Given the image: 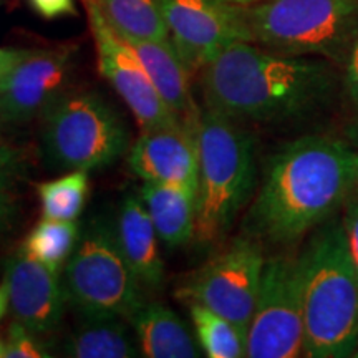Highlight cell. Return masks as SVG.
Segmentation results:
<instances>
[{"label":"cell","instance_id":"f1b7e54d","mask_svg":"<svg viewBox=\"0 0 358 358\" xmlns=\"http://www.w3.org/2000/svg\"><path fill=\"white\" fill-rule=\"evenodd\" d=\"M347 88L358 108V35L347 57Z\"/></svg>","mask_w":358,"mask_h":358},{"label":"cell","instance_id":"8fae6325","mask_svg":"<svg viewBox=\"0 0 358 358\" xmlns=\"http://www.w3.org/2000/svg\"><path fill=\"white\" fill-rule=\"evenodd\" d=\"M83 3L95 40L100 73L127 103L138 124L143 129H156L181 122L161 98L133 48L106 20L96 0H83Z\"/></svg>","mask_w":358,"mask_h":358},{"label":"cell","instance_id":"7a4b0ae2","mask_svg":"<svg viewBox=\"0 0 358 358\" xmlns=\"http://www.w3.org/2000/svg\"><path fill=\"white\" fill-rule=\"evenodd\" d=\"M335 75L325 62L284 55L252 42H237L201 70L208 110L234 122H282L330 100Z\"/></svg>","mask_w":358,"mask_h":358},{"label":"cell","instance_id":"3957f363","mask_svg":"<svg viewBox=\"0 0 358 358\" xmlns=\"http://www.w3.org/2000/svg\"><path fill=\"white\" fill-rule=\"evenodd\" d=\"M299 261L306 357H352L358 345V275L342 224L322 229Z\"/></svg>","mask_w":358,"mask_h":358},{"label":"cell","instance_id":"ba28073f","mask_svg":"<svg viewBox=\"0 0 358 358\" xmlns=\"http://www.w3.org/2000/svg\"><path fill=\"white\" fill-rule=\"evenodd\" d=\"M306 357L301 261H266L261 289L248 329L249 358Z\"/></svg>","mask_w":358,"mask_h":358},{"label":"cell","instance_id":"6da1fadb","mask_svg":"<svg viewBox=\"0 0 358 358\" xmlns=\"http://www.w3.org/2000/svg\"><path fill=\"white\" fill-rule=\"evenodd\" d=\"M355 151L329 136L299 138L268 161L244 219L248 237L292 244L330 217L357 182Z\"/></svg>","mask_w":358,"mask_h":358},{"label":"cell","instance_id":"5b68a950","mask_svg":"<svg viewBox=\"0 0 358 358\" xmlns=\"http://www.w3.org/2000/svg\"><path fill=\"white\" fill-rule=\"evenodd\" d=\"M42 116V153L53 171H96L129 150L127 123L98 93L65 92Z\"/></svg>","mask_w":358,"mask_h":358},{"label":"cell","instance_id":"9a60e30c","mask_svg":"<svg viewBox=\"0 0 358 358\" xmlns=\"http://www.w3.org/2000/svg\"><path fill=\"white\" fill-rule=\"evenodd\" d=\"M113 224L120 249L141 287L159 290L164 280V262L158 244L159 236L141 198L127 196Z\"/></svg>","mask_w":358,"mask_h":358},{"label":"cell","instance_id":"277c9868","mask_svg":"<svg viewBox=\"0 0 358 358\" xmlns=\"http://www.w3.org/2000/svg\"><path fill=\"white\" fill-rule=\"evenodd\" d=\"M256 186V155L250 134L216 111L199 116V182L196 231L199 244H214L229 232Z\"/></svg>","mask_w":358,"mask_h":358},{"label":"cell","instance_id":"603a6c76","mask_svg":"<svg viewBox=\"0 0 358 358\" xmlns=\"http://www.w3.org/2000/svg\"><path fill=\"white\" fill-rule=\"evenodd\" d=\"M42 216L57 221H77L90 192L87 171H69L64 176L37 185Z\"/></svg>","mask_w":358,"mask_h":358},{"label":"cell","instance_id":"30bf717a","mask_svg":"<svg viewBox=\"0 0 358 358\" xmlns=\"http://www.w3.org/2000/svg\"><path fill=\"white\" fill-rule=\"evenodd\" d=\"M168 37L191 73L237 42H254L248 8L231 0H163Z\"/></svg>","mask_w":358,"mask_h":358},{"label":"cell","instance_id":"1f68e13d","mask_svg":"<svg viewBox=\"0 0 358 358\" xmlns=\"http://www.w3.org/2000/svg\"><path fill=\"white\" fill-rule=\"evenodd\" d=\"M10 310V307H8V294H7V289L6 285H0V320L3 319V315Z\"/></svg>","mask_w":358,"mask_h":358},{"label":"cell","instance_id":"7c38bea8","mask_svg":"<svg viewBox=\"0 0 358 358\" xmlns=\"http://www.w3.org/2000/svg\"><path fill=\"white\" fill-rule=\"evenodd\" d=\"M199 116L171 127L143 129L128 150L131 173L143 181L181 185L198 192Z\"/></svg>","mask_w":358,"mask_h":358},{"label":"cell","instance_id":"d4e9b609","mask_svg":"<svg viewBox=\"0 0 358 358\" xmlns=\"http://www.w3.org/2000/svg\"><path fill=\"white\" fill-rule=\"evenodd\" d=\"M29 169V158L22 148L10 143H0V192L10 187L25 178Z\"/></svg>","mask_w":358,"mask_h":358},{"label":"cell","instance_id":"cb8c5ba5","mask_svg":"<svg viewBox=\"0 0 358 358\" xmlns=\"http://www.w3.org/2000/svg\"><path fill=\"white\" fill-rule=\"evenodd\" d=\"M6 358H47L50 353L37 338V334L27 329L20 322L13 320L8 329V340L3 352Z\"/></svg>","mask_w":358,"mask_h":358},{"label":"cell","instance_id":"4fadbf2b","mask_svg":"<svg viewBox=\"0 0 358 358\" xmlns=\"http://www.w3.org/2000/svg\"><path fill=\"white\" fill-rule=\"evenodd\" d=\"M2 284L7 289L13 320L37 335L58 329L69 301L58 272L20 248L3 261Z\"/></svg>","mask_w":358,"mask_h":358},{"label":"cell","instance_id":"ac0fdd59","mask_svg":"<svg viewBox=\"0 0 358 358\" xmlns=\"http://www.w3.org/2000/svg\"><path fill=\"white\" fill-rule=\"evenodd\" d=\"M140 192L161 243L169 249L189 243L196 231L198 192L181 185L148 181L141 186Z\"/></svg>","mask_w":358,"mask_h":358},{"label":"cell","instance_id":"484cf974","mask_svg":"<svg viewBox=\"0 0 358 358\" xmlns=\"http://www.w3.org/2000/svg\"><path fill=\"white\" fill-rule=\"evenodd\" d=\"M29 6L35 13L47 20L73 17L78 13L75 0H29Z\"/></svg>","mask_w":358,"mask_h":358},{"label":"cell","instance_id":"e575fe53","mask_svg":"<svg viewBox=\"0 0 358 358\" xmlns=\"http://www.w3.org/2000/svg\"><path fill=\"white\" fill-rule=\"evenodd\" d=\"M3 352H6V345H3L2 340H0V357H3Z\"/></svg>","mask_w":358,"mask_h":358},{"label":"cell","instance_id":"f546056e","mask_svg":"<svg viewBox=\"0 0 358 358\" xmlns=\"http://www.w3.org/2000/svg\"><path fill=\"white\" fill-rule=\"evenodd\" d=\"M25 52L27 50H17V48H0V90H2L10 71L25 55Z\"/></svg>","mask_w":358,"mask_h":358},{"label":"cell","instance_id":"d6986e66","mask_svg":"<svg viewBox=\"0 0 358 358\" xmlns=\"http://www.w3.org/2000/svg\"><path fill=\"white\" fill-rule=\"evenodd\" d=\"M62 350L75 358H133L140 355L134 338L120 317H83Z\"/></svg>","mask_w":358,"mask_h":358},{"label":"cell","instance_id":"ffe728a7","mask_svg":"<svg viewBox=\"0 0 358 358\" xmlns=\"http://www.w3.org/2000/svg\"><path fill=\"white\" fill-rule=\"evenodd\" d=\"M110 25L123 38L168 40L163 0H96Z\"/></svg>","mask_w":358,"mask_h":358},{"label":"cell","instance_id":"8992f818","mask_svg":"<svg viewBox=\"0 0 358 358\" xmlns=\"http://www.w3.org/2000/svg\"><path fill=\"white\" fill-rule=\"evenodd\" d=\"M254 42L295 57L340 58L358 35V0H262L248 8Z\"/></svg>","mask_w":358,"mask_h":358},{"label":"cell","instance_id":"52a82bcc","mask_svg":"<svg viewBox=\"0 0 358 358\" xmlns=\"http://www.w3.org/2000/svg\"><path fill=\"white\" fill-rule=\"evenodd\" d=\"M66 299L82 317L129 320L143 302V287L120 249L115 224L95 217L82 229L64 267Z\"/></svg>","mask_w":358,"mask_h":358},{"label":"cell","instance_id":"9c48e42d","mask_svg":"<svg viewBox=\"0 0 358 358\" xmlns=\"http://www.w3.org/2000/svg\"><path fill=\"white\" fill-rule=\"evenodd\" d=\"M266 266L261 245L252 237H237L229 248L191 275L178 295L201 303L248 332Z\"/></svg>","mask_w":358,"mask_h":358},{"label":"cell","instance_id":"44dd1931","mask_svg":"<svg viewBox=\"0 0 358 358\" xmlns=\"http://www.w3.org/2000/svg\"><path fill=\"white\" fill-rule=\"evenodd\" d=\"M189 313L196 338L209 358L248 357V332L211 308L191 302Z\"/></svg>","mask_w":358,"mask_h":358},{"label":"cell","instance_id":"4dcf8cb0","mask_svg":"<svg viewBox=\"0 0 358 358\" xmlns=\"http://www.w3.org/2000/svg\"><path fill=\"white\" fill-rule=\"evenodd\" d=\"M13 128H17V127L10 122V118H8V116L6 115V111H3L2 105H0V143L6 141L8 131H10V129H13Z\"/></svg>","mask_w":358,"mask_h":358},{"label":"cell","instance_id":"2e32d148","mask_svg":"<svg viewBox=\"0 0 358 358\" xmlns=\"http://www.w3.org/2000/svg\"><path fill=\"white\" fill-rule=\"evenodd\" d=\"M141 60L164 103L181 120L194 118L201 111L191 95V71L168 40L124 38Z\"/></svg>","mask_w":358,"mask_h":358},{"label":"cell","instance_id":"83f0119b","mask_svg":"<svg viewBox=\"0 0 358 358\" xmlns=\"http://www.w3.org/2000/svg\"><path fill=\"white\" fill-rule=\"evenodd\" d=\"M19 204H17L15 196L8 191L0 192V237L10 229V226L15 221Z\"/></svg>","mask_w":358,"mask_h":358},{"label":"cell","instance_id":"d590c367","mask_svg":"<svg viewBox=\"0 0 358 358\" xmlns=\"http://www.w3.org/2000/svg\"><path fill=\"white\" fill-rule=\"evenodd\" d=\"M353 357H358V345H357V350H355V353H353Z\"/></svg>","mask_w":358,"mask_h":358},{"label":"cell","instance_id":"5bb4252c","mask_svg":"<svg viewBox=\"0 0 358 358\" xmlns=\"http://www.w3.org/2000/svg\"><path fill=\"white\" fill-rule=\"evenodd\" d=\"M71 53L66 47L25 52L0 90V105L15 127L43 115L64 95L70 78Z\"/></svg>","mask_w":358,"mask_h":358},{"label":"cell","instance_id":"e0dca14e","mask_svg":"<svg viewBox=\"0 0 358 358\" xmlns=\"http://www.w3.org/2000/svg\"><path fill=\"white\" fill-rule=\"evenodd\" d=\"M143 357L196 358L199 348L187 325L161 302H143L129 317Z\"/></svg>","mask_w":358,"mask_h":358},{"label":"cell","instance_id":"7402d4cb","mask_svg":"<svg viewBox=\"0 0 358 358\" xmlns=\"http://www.w3.org/2000/svg\"><path fill=\"white\" fill-rule=\"evenodd\" d=\"M82 227L77 221H57L42 217L25 237L22 249L52 271L60 274L77 248Z\"/></svg>","mask_w":358,"mask_h":358},{"label":"cell","instance_id":"d6a6232c","mask_svg":"<svg viewBox=\"0 0 358 358\" xmlns=\"http://www.w3.org/2000/svg\"><path fill=\"white\" fill-rule=\"evenodd\" d=\"M231 2L237 3V6H250V3H259L262 0H231Z\"/></svg>","mask_w":358,"mask_h":358},{"label":"cell","instance_id":"836d02e7","mask_svg":"<svg viewBox=\"0 0 358 358\" xmlns=\"http://www.w3.org/2000/svg\"><path fill=\"white\" fill-rule=\"evenodd\" d=\"M355 179H357V185H358V153L355 156Z\"/></svg>","mask_w":358,"mask_h":358},{"label":"cell","instance_id":"4316f807","mask_svg":"<svg viewBox=\"0 0 358 358\" xmlns=\"http://www.w3.org/2000/svg\"><path fill=\"white\" fill-rule=\"evenodd\" d=\"M343 234H345V243L348 254L355 267L358 275V199H353L348 204L345 216H343Z\"/></svg>","mask_w":358,"mask_h":358}]
</instances>
